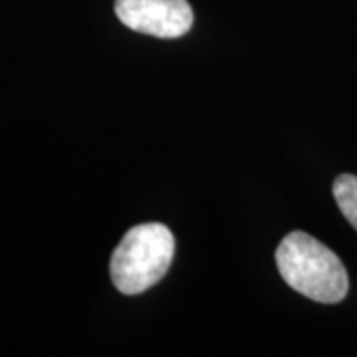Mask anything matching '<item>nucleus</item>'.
<instances>
[{"instance_id":"f257e3e1","label":"nucleus","mask_w":357,"mask_h":357,"mask_svg":"<svg viewBox=\"0 0 357 357\" xmlns=\"http://www.w3.org/2000/svg\"><path fill=\"white\" fill-rule=\"evenodd\" d=\"M276 266L284 282L319 304H337L349 292L344 262L318 238L290 232L276 250Z\"/></svg>"},{"instance_id":"20e7f679","label":"nucleus","mask_w":357,"mask_h":357,"mask_svg":"<svg viewBox=\"0 0 357 357\" xmlns=\"http://www.w3.org/2000/svg\"><path fill=\"white\" fill-rule=\"evenodd\" d=\"M333 197L347 222L357 230V177L356 175H340L333 181Z\"/></svg>"},{"instance_id":"7ed1b4c3","label":"nucleus","mask_w":357,"mask_h":357,"mask_svg":"<svg viewBox=\"0 0 357 357\" xmlns=\"http://www.w3.org/2000/svg\"><path fill=\"white\" fill-rule=\"evenodd\" d=\"M115 14L121 24L157 38L185 36L192 26L187 0H115Z\"/></svg>"},{"instance_id":"f03ea898","label":"nucleus","mask_w":357,"mask_h":357,"mask_svg":"<svg viewBox=\"0 0 357 357\" xmlns=\"http://www.w3.org/2000/svg\"><path fill=\"white\" fill-rule=\"evenodd\" d=\"M175 236L161 222L137 225L126 232L114 250L109 274L115 288L126 296L149 290L171 268Z\"/></svg>"}]
</instances>
